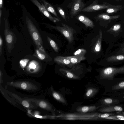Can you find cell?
<instances>
[{
    "instance_id": "cell-1",
    "label": "cell",
    "mask_w": 124,
    "mask_h": 124,
    "mask_svg": "<svg viewBox=\"0 0 124 124\" xmlns=\"http://www.w3.org/2000/svg\"><path fill=\"white\" fill-rule=\"evenodd\" d=\"M23 18L25 26L29 31L36 49L45 54H47L44 48L40 34L38 30L37 22L24 6H22Z\"/></svg>"
},
{
    "instance_id": "cell-2",
    "label": "cell",
    "mask_w": 124,
    "mask_h": 124,
    "mask_svg": "<svg viewBox=\"0 0 124 124\" xmlns=\"http://www.w3.org/2000/svg\"><path fill=\"white\" fill-rule=\"evenodd\" d=\"M36 57L26 56L19 60L18 64V69L23 74L37 76L42 72V65L40 61Z\"/></svg>"
},
{
    "instance_id": "cell-3",
    "label": "cell",
    "mask_w": 124,
    "mask_h": 124,
    "mask_svg": "<svg viewBox=\"0 0 124 124\" xmlns=\"http://www.w3.org/2000/svg\"><path fill=\"white\" fill-rule=\"evenodd\" d=\"M100 113H61L57 117L61 119L69 120H97L101 119L99 117Z\"/></svg>"
},
{
    "instance_id": "cell-4",
    "label": "cell",
    "mask_w": 124,
    "mask_h": 124,
    "mask_svg": "<svg viewBox=\"0 0 124 124\" xmlns=\"http://www.w3.org/2000/svg\"><path fill=\"white\" fill-rule=\"evenodd\" d=\"M44 24L49 28L55 29L60 32L68 40L70 43L73 42L74 39L73 35L75 31L72 28L63 23H61L62 27L54 26L49 24Z\"/></svg>"
},
{
    "instance_id": "cell-5",
    "label": "cell",
    "mask_w": 124,
    "mask_h": 124,
    "mask_svg": "<svg viewBox=\"0 0 124 124\" xmlns=\"http://www.w3.org/2000/svg\"><path fill=\"white\" fill-rule=\"evenodd\" d=\"M7 84L10 86L27 91H35L39 89V87L35 83L27 80L9 81Z\"/></svg>"
},
{
    "instance_id": "cell-6",
    "label": "cell",
    "mask_w": 124,
    "mask_h": 124,
    "mask_svg": "<svg viewBox=\"0 0 124 124\" xmlns=\"http://www.w3.org/2000/svg\"><path fill=\"white\" fill-rule=\"evenodd\" d=\"M124 73V65L119 67H108L102 69L100 75L102 79L109 80L113 79L116 75Z\"/></svg>"
},
{
    "instance_id": "cell-7",
    "label": "cell",
    "mask_w": 124,
    "mask_h": 124,
    "mask_svg": "<svg viewBox=\"0 0 124 124\" xmlns=\"http://www.w3.org/2000/svg\"><path fill=\"white\" fill-rule=\"evenodd\" d=\"M24 98L31 102L37 107L48 111L51 112L55 116L54 110L51 104L46 100L41 98L25 97Z\"/></svg>"
},
{
    "instance_id": "cell-8",
    "label": "cell",
    "mask_w": 124,
    "mask_h": 124,
    "mask_svg": "<svg viewBox=\"0 0 124 124\" xmlns=\"http://www.w3.org/2000/svg\"><path fill=\"white\" fill-rule=\"evenodd\" d=\"M4 36L7 48L8 51L12 49L16 41L15 36L14 33L9 29L7 19H4Z\"/></svg>"
},
{
    "instance_id": "cell-9",
    "label": "cell",
    "mask_w": 124,
    "mask_h": 124,
    "mask_svg": "<svg viewBox=\"0 0 124 124\" xmlns=\"http://www.w3.org/2000/svg\"><path fill=\"white\" fill-rule=\"evenodd\" d=\"M86 5L82 0H72L67 6L70 9V17L73 18L78 15Z\"/></svg>"
},
{
    "instance_id": "cell-10",
    "label": "cell",
    "mask_w": 124,
    "mask_h": 124,
    "mask_svg": "<svg viewBox=\"0 0 124 124\" xmlns=\"http://www.w3.org/2000/svg\"><path fill=\"white\" fill-rule=\"evenodd\" d=\"M114 5L111 4L105 3L99 4L97 0H95L91 4L87 7H84L82 10V12H93L98 10L107 8L113 7Z\"/></svg>"
},
{
    "instance_id": "cell-11",
    "label": "cell",
    "mask_w": 124,
    "mask_h": 124,
    "mask_svg": "<svg viewBox=\"0 0 124 124\" xmlns=\"http://www.w3.org/2000/svg\"><path fill=\"white\" fill-rule=\"evenodd\" d=\"M13 99L16 100V101L23 107L29 109H35L37 107L28 100L22 98L17 94L8 91H6Z\"/></svg>"
},
{
    "instance_id": "cell-12",
    "label": "cell",
    "mask_w": 124,
    "mask_h": 124,
    "mask_svg": "<svg viewBox=\"0 0 124 124\" xmlns=\"http://www.w3.org/2000/svg\"><path fill=\"white\" fill-rule=\"evenodd\" d=\"M39 8L40 12L50 20L54 23L61 21L60 18L52 16L43 4H41L37 0H31Z\"/></svg>"
},
{
    "instance_id": "cell-13",
    "label": "cell",
    "mask_w": 124,
    "mask_h": 124,
    "mask_svg": "<svg viewBox=\"0 0 124 124\" xmlns=\"http://www.w3.org/2000/svg\"><path fill=\"white\" fill-rule=\"evenodd\" d=\"M54 61L57 64L61 65L71 67L73 64L66 57L58 56L54 59Z\"/></svg>"
},
{
    "instance_id": "cell-14",
    "label": "cell",
    "mask_w": 124,
    "mask_h": 124,
    "mask_svg": "<svg viewBox=\"0 0 124 124\" xmlns=\"http://www.w3.org/2000/svg\"><path fill=\"white\" fill-rule=\"evenodd\" d=\"M123 110L121 107L119 106H112L102 107L98 111L103 113H110L114 111L121 112Z\"/></svg>"
},
{
    "instance_id": "cell-15",
    "label": "cell",
    "mask_w": 124,
    "mask_h": 124,
    "mask_svg": "<svg viewBox=\"0 0 124 124\" xmlns=\"http://www.w3.org/2000/svg\"><path fill=\"white\" fill-rule=\"evenodd\" d=\"M77 19L85 24L86 27L93 28L94 27L93 23L90 19L83 15H80L77 17Z\"/></svg>"
},
{
    "instance_id": "cell-16",
    "label": "cell",
    "mask_w": 124,
    "mask_h": 124,
    "mask_svg": "<svg viewBox=\"0 0 124 124\" xmlns=\"http://www.w3.org/2000/svg\"><path fill=\"white\" fill-rule=\"evenodd\" d=\"M99 108V107L94 105L84 106L78 107L76 111L79 113H86L93 111Z\"/></svg>"
},
{
    "instance_id": "cell-17",
    "label": "cell",
    "mask_w": 124,
    "mask_h": 124,
    "mask_svg": "<svg viewBox=\"0 0 124 124\" xmlns=\"http://www.w3.org/2000/svg\"><path fill=\"white\" fill-rule=\"evenodd\" d=\"M120 17L119 15L110 16L106 14L103 13L98 15L97 16L95 17L94 18L97 20L110 21L117 19Z\"/></svg>"
},
{
    "instance_id": "cell-18",
    "label": "cell",
    "mask_w": 124,
    "mask_h": 124,
    "mask_svg": "<svg viewBox=\"0 0 124 124\" xmlns=\"http://www.w3.org/2000/svg\"><path fill=\"white\" fill-rule=\"evenodd\" d=\"M119 100L116 99L110 98H106L102 100L101 101V104L105 107L114 106L118 104Z\"/></svg>"
},
{
    "instance_id": "cell-19",
    "label": "cell",
    "mask_w": 124,
    "mask_h": 124,
    "mask_svg": "<svg viewBox=\"0 0 124 124\" xmlns=\"http://www.w3.org/2000/svg\"><path fill=\"white\" fill-rule=\"evenodd\" d=\"M51 94L54 98L57 101L64 104L66 103V101L62 95L54 90L52 86L50 88Z\"/></svg>"
},
{
    "instance_id": "cell-20",
    "label": "cell",
    "mask_w": 124,
    "mask_h": 124,
    "mask_svg": "<svg viewBox=\"0 0 124 124\" xmlns=\"http://www.w3.org/2000/svg\"><path fill=\"white\" fill-rule=\"evenodd\" d=\"M107 61L109 62H117L124 61V55L118 54L112 55L106 58Z\"/></svg>"
},
{
    "instance_id": "cell-21",
    "label": "cell",
    "mask_w": 124,
    "mask_h": 124,
    "mask_svg": "<svg viewBox=\"0 0 124 124\" xmlns=\"http://www.w3.org/2000/svg\"><path fill=\"white\" fill-rule=\"evenodd\" d=\"M66 57L73 65L79 63L81 61L85 60L86 58L85 55H76L66 56Z\"/></svg>"
},
{
    "instance_id": "cell-22",
    "label": "cell",
    "mask_w": 124,
    "mask_h": 124,
    "mask_svg": "<svg viewBox=\"0 0 124 124\" xmlns=\"http://www.w3.org/2000/svg\"><path fill=\"white\" fill-rule=\"evenodd\" d=\"M121 27L120 24H116L108 30L107 32L113 34L114 36H116L118 35L120 32Z\"/></svg>"
},
{
    "instance_id": "cell-23",
    "label": "cell",
    "mask_w": 124,
    "mask_h": 124,
    "mask_svg": "<svg viewBox=\"0 0 124 124\" xmlns=\"http://www.w3.org/2000/svg\"><path fill=\"white\" fill-rule=\"evenodd\" d=\"M102 38V31L100 29L99 37L94 47V51L95 52H99L101 50Z\"/></svg>"
},
{
    "instance_id": "cell-24",
    "label": "cell",
    "mask_w": 124,
    "mask_h": 124,
    "mask_svg": "<svg viewBox=\"0 0 124 124\" xmlns=\"http://www.w3.org/2000/svg\"><path fill=\"white\" fill-rule=\"evenodd\" d=\"M33 55L39 60L43 61L46 62V59L48 57L47 54L42 53L37 49L36 50L35 53Z\"/></svg>"
},
{
    "instance_id": "cell-25",
    "label": "cell",
    "mask_w": 124,
    "mask_h": 124,
    "mask_svg": "<svg viewBox=\"0 0 124 124\" xmlns=\"http://www.w3.org/2000/svg\"><path fill=\"white\" fill-rule=\"evenodd\" d=\"M43 3V5L48 11L53 14L56 17L59 18L53 7L45 0H41Z\"/></svg>"
},
{
    "instance_id": "cell-26",
    "label": "cell",
    "mask_w": 124,
    "mask_h": 124,
    "mask_svg": "<svg viewBox=\"0 0 124 124\" xmlns=\"http://www.w3.org/2000/svg\"><path fill=\"white\" fill-rule=\"evenodd\" d=\"M60 71L67 78H69L75 79L78 78V77L67 70L61 69L60 70Z\"/></svg>"
},
{
    "instance_id": "cell-27",
    "label": "cell",
    "mask_w": 124,
    "mask_h": 124,
    "mask_svg": "<svg viewBox=\"0 0 124 124\" xmlns=\"http://www.w3.org/2000/svg\"><path fill=\"white\" fill-rule=\"evenodd\" d=\"M122 5H114L113 7L107 8L106 12V13L108 14L115 13L122 9Z\"/></svg>"
},
{
    "instance_id": "cell-28",
    "label": "cell",
    "mask_w": 124,
    "mask_h": 124,
    "mask_svg": "<svg viewBox=\"0 0 124 124\" xmlns=\"http://www.w3.org/2000/svg\"><path fill=\"white\" fill-rule=\"evenodd\" d=\"M0 90L3 94L8 101L14 105H16V102L14 101V100H13V99H12L11 98L9 97L8 95V94L2 87L1 84H0Z\"/></svg>"
},
{
    "instance_id": "cell-29",
    "label": "cell",
    "mask_w": 124,
    "mask_h": 124,
    "mask_svg": "<svg viewBox=\"0 0 124 124\" xmlns=\"http://www.w3.org/2000/svg\"><path fill=\"white\" fill-rule=\"evenodd\" d=\"M98 91L97 89L93 88H90L88 89L85 93L87 97H90L95 94Z\"/></svg>"
},
{
    "instance_id": "cell-30",
    "label": "cell",
    "mask_w": 124,
    "mask_h": 124,
    "mask_svg": "<svg viewBox=\"0 0 124 124\" xmlns=\"http://www.w3.org/2000/svg\"><path fill=\"white\" fill-rule=\"evenodd\" d=\"M47 39L51 46L55 51L58 52L59 48L55 41L49 37H47Z\"/></svg>"
},
{
    "instance_id": "cell-31",
    "label": "cell",
    "mask_w": 124,
    "mask_h": 124,
    "mask_svg": "<svg viewBox=\"0 0 124 124\" xmlns=\"http://www.w3.org/2000/svg\"><path fill=\"white\" fill-rule=\"evenodd\" d=\"M105 119L114 120H124V115L112 116L106 117Z\"/></svg>"
},
{
    "instance_id": "cell-32",
    "label": "cell",
    "mask_w": 124,
    "mask_h": 124,
    "mask_svg": "<svg viewBox=\"0 0 124 124\" xmlns=\"http://www.w3.org/2000/svg\"><path fill=\"white\" fill-rule=\"evenodd\" d=\"M124 89V81L120 82L112 87L113 90H115Z\"/></svg>"
},
{
    "instance_id": "cell-33",
    "label": "cell",
    "mask_w": 124,
    "mask_h": 124,
    "mask_svg": "<svg viewBox=\"0 0 124 124\" xmlns=\"http://www.w3.org/2000/svg\"><path fill=\"white\" fill-rule=\"evenodd\" d=\"M86 52V50L84 49H80L75 52L73 54L74 55H85Z\"/></svg>"
},
{
    "instance_id": "cell-34",
    "label": "cell",
    "mask_w": 124,
    "mask_h": 124,
    "mask_svg": "<svg viewBox=\"0 0 124 124\" xmlns=\"http://www.w3.org/2000/svg\"><path fill=\"white\" fill-rule=\"evenodd\" d=\"M58 12L59 13L62 18L66 22L67 21L66 19V16L65 12L63 10L61 7L58 6L57 7Z\"/></svg>"
},
{
    "instance_id": "cell-35",
    "label": "cell",
    "mask_w": 124,
    "mask_h": 124,
    "mask_svg": "<svg viewBox=\"0 0 124 124\" xmlns=\"http://www.w3.org/2000/svg\"><path fill=\"white\" fill-rule=\"evenodd\" d=\"M114 114L112 113H106L103 114L100 113L99 115V117L101 118H104L109 116H114Z\"/></svg>"
},
{
    "instance_id": "cell-36",
    "label": "cell",
    "mask_w": 124,
    "mask_h": 124,
    "mask_svg": "<svg viewBox=\"0 0 124 124\" xmlns=\"http://www.w3.org/2000/svg\"><path fill=\"white\" fill-rule=\"evenodd\" d=\"M121 47L117 52V54H118L124 55V43L122 44Z\"/></svg>"
},
{
    "instance_id": "cell-37",
    "label": "cell",
    "mask_w": 124,
    "mask_h": 124,
    "mask_svg": "<svg viewBox=\"0 0 124 124\" xmlns=\"http://www.w3.org/2000/svg\"><path fill=\"white\" fill-rule=\"evenodd\" d=\"M3 39L1 35L0 36V56H1L3 51Z\"/></svg>"
},
{
    "instance_id": "cell-38",
    "label": "cell",
    "mask_w": 124,
    "mask_h": 124,
    "mask_svg": "<svg viewBox=\"0 0 124 124\" xmlns=\"http://www.w3.org/2000/svg\"><path fill=\"white\" fill-rule=\"evenodd\" d=\"M4 82L3 80V74L2 71L0 70V83L1 84Z\"/></svg>"
},
{
    "instance_id": "cell-39",
    "label": "cell",
    "mask_w": 124,
    "mask_h": 124,
    "mask_svg": "<svg viewBox=\"0 0 124 124\" xmlns=\"http://www.w3.org/2000/svg\"><path fill=\"white\" fill-rule=\"evenodd\" d=\"M2 16V10L1 9H0V24L1 25V17Z\"/></svg>"
},
{
    "instance_id": "cell-40",
    "label": "cell",
    "mask_w": 124,
    "mask_h": 124,
    "mask_svg": "<svg viewBox=\"0 0 124 124\" xmlns=\"http://www.w3.org/2000/svg\"><path fill=\"white\" fill-rule=\"evenodd\" d=\"M3 4V0H0V8H2Z\"/></svg>"
},
{
    "instance_id": "cell-41",
    "label": "cell",
    "mask_w": 124,
    "mask_h": 124,
    "mask_svg": "<svg viewBox=\"0 0 124 124\" xmlns=\"http://www.w3.org/2000/svg\"><path fill=\"white\" fill-rule=\"evenodd\" d=\"M122 114H123V115H124V112Z\"/></svg>"
}]
</instances>
